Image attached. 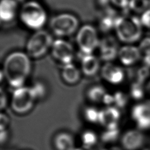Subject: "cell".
Instances as JSON below:
<instances>
[{"label": "cell", "instance_id": "obj_1", "mask_svg": "<svg viewBox=\"0 0 150 150\" xmlns=\"http://www.w3.org/2000/svg\"><path fill=\"white\" fill-rule=\"evenodd\" d=\"M29 57L23 52H14L5 58L2 71L11 87L16 89L23 87L31 69Z\"/></svg>", "mask_w": 150, "mask_h": 150}, {"label": "cell", "instance_id": "obj_2", "mask_svg": "<svg viewBox=\"0 0 150 150\" xmlns=\"http://www.w3.org/2000/svg\"><path fill=\"white\" fill-rule=\"evenodd\" d=\"M141 22L134 16H118L114 29L118 39L124 43H133L141 37Z\"/></svg>", "mask_w": 150, "mask_h": 150}, {"label": "cell", "instance_id": "obj_3", "mask_svg": "<svg viewBox=\"0 0 150 150\" xmlns=\"http://www.w3.org/2000/svg\"><path fill=\"white\" fill-rule=\"evenodd\" d=\"M19 17L22 22L28 28L39 30L45 25L47 14L43 7L38 2L30 1L22 6Z\"/></svg>", "mask_w": 150, "mask_h": 150}, {"label": "cell", "instance_id": "obj_4", "mask_svg": "<svg viewBox=\"0 0 150 150\" xmlns=\"http://www.w3.org/2000/svg\"><path fill=\"white\" fill-rule=\"evenodd\" d=\"M53 42L52 38L49 33L41 29L37 30L27 42L26 54L30 57L40 58L52 47Z\"/></svg>", "mask_w": 150, "mask_h": 150}, {"label": "cell", "instance_id": "obj_5", "mask_svg": "<svg viewBox=\"0 0 150 150\" xmlns=\"http://www.w3.org/2000/svg\"><path fill=\"white\" fill-rule=\"evenodd\" d=\"M79 20L73 14L61 13L54 16L50 22V27L57 36H70L79 28Z\"/></svg>", "mask_w": 150, "mask_h": 150}, {"label": "cell", "instance_id": "obj_6", "mask_svg": "<svg viewBox=\"0 0 150 150\" xmlns=\"http://www.w3.org/2000/svg\"><path fill=\"white\" fill-rule=\"evenodd\" d=\"M76 42L83 54H92L100 43L96 29L90 25L82 26L77 32Z\"/></svg>", "mask_w": 150, "mask_h": 150}, {"label": "cell", "instance_id": "obj_7", "mask_svg": "<svg viewBox=\"0 0 150 150\" xmlns=\"http://www.w3.org/2000/svg\"><path fill=\"white\" fill-rule=\"evenodd\" d=\"M36 98L31 87H21L15 89L11 100V107L14 111L25 114L31 110Z\"/></svg>", "mask_w": 150, "mask_h": 150}, {"label": "cell", "instance_id": "obj_8", "mask_svg": "<svg viewBox=\"0 0 150 150\" xmlns=\"http://www.w3.org/2000/svg\"><path fill=\"white\" fill-rule=\"evenodd\" d=\"M51 48L52 56L56 60L64 65L71 63L74 57V49L70 43L58 39L53 41Z\"/></svg>", "mask_w": 150, "mask_h": 150}, {"label": "cell", "instance_id": "obj_9", "mask_svg": "<svg viewBox=\"0 0 150 150\" xmlns=\"http://www.w3.org/2000/svg\"><path fill=\"white\" fill-rule=\"evenodd\" d=\"M131 117L135 122L138 129L150 128V105L139 103L135 105L131 110Z\"/></svg>", "mask_w": 150, "mask_h": 150}, {"label": "cell", "instance_id": "obj_10", "mask_svg": "<svg viewBox=\"0 0 150 150\" xmlns=\"http://www.w3.org/2000/svg\"><path fill=\"white\" fill-rule=\"evenodd\" d=\"M98 48L101 59L107 63L114 60L118 56L119 51L118 43L112 36H107L101 40Z\"/></svg>", "mask_w": 150, "mask_h": 150}, {"label": "cell", "instance_id": "obj_11", "mask_svg": "<svg viewBox=\"0 0 150 150\" xmlns=\"http://www.w3.org/2000/svg\"><path fill=\"white\" fill-rule=\"evenodd\" d=\"M121 142L126 150H138L144 145V135L139 129H130L126 131L121 137Z\"/></svg>", "mask_w": 150, "mask_h": 150}, {"label": "cell", "instance_id": "obj_12", "mask_svg": "<svg viewBox=\"0 0 150 150\" xmlns=\"http://www.w3.org/2000/svg\"><path fill=\"white\" fill-rule=\"evenodd\" d=\"M120 112L115 107H108L99 111L98 122L106 129L118 128Z\"/></svg>", "mask_w": 150, "mask_h": 150}, {"label": "cell", "instance_id": "obj_13", "mask_svg": "<svg viewBox=\"0 0 150 150\" xmlns=\"http://www.w3.org/2000/svg\"><path fill=\"white\" fill-rule=\"evenodd\" d=\"M101 73L106 81L113 84H120L124 79V72L122 68L111 62H107L103 66Z\"/></svg>", "mask_w": 150, "mask_h": 150}, {"label": "cell", "instance_id": "obj_14", "mask_svg": "<svg viewBox=\"0 0 150 150\" xmlns=\"http://www.w3.org/2000/svg\"><path fill=\"white\" fill-rule=\"evenodd\" d=\"M141 52L137 47L127 45L119 49L118 57L120 62L125 66L135 63L140 58Z\"/></svg>", "mask_w": 150, "mask_h": 150}, {"label": "cell", "instance_id": "obj_15", "mask_svg": "<svg viewBox=\"0 0 150 150\" xmlns=\"http://www.w3.org/2000/svg\"><path fill=\"white\" fill-rule=\"evenodd\" d=\"M18 4L15 0H1L0 4V18L4 22L12 21L16 16Z\"/></svg>", "mask_w": 150, "mask_h": 150}, {"label": "cell", "instance_id": "obj_16", "mask_svg": "<svg viewBox=\"0 0 150 150\" xmlns=\"http://www.w3.org/2000/svg\"><path fill=\"white\" fill-rule=\"evenodd\" d=\"M81 67L85 75L93 76L98 71L100 62L98 58L93 54H83L81 58Z\"/></svg>", "mask_w": 150, "mask_h": 150}, {"label": "cell", "instance_id": "obj_17", "mask_svg": "<svg viewBox=\"0 0 150 150\" xmlns=\"http://www.w3.org/2000/svg\"><path fill=\"white\" fill-rule=\"evenodd\" d=\"M117 17L113 10L111 9H106L99 19L98 23L100 30L104 32H107L114 29Z\"/></svg>", "mask_w": 150, "mask_h": 150}, {"label": "cell", "instance_id": "obj_18", "mask_svg": "<svg viewBox=\"0 0 150 150\" xmlns=\"http://www.w3.org/2000/svg\"><path fill=\"white\" fill-rule=\"evenodd\" d=\"M54 144L57 150H74V139L67 132L58 134L54 139Z\"/></svg>", "mask_w": 150, "mask_h": 150}, {"label": "cell", "instance_id": "obj_19", "mask_svg": "<svg viewBox=\"0 0 150 150\" xmlns=\"http://www.w3.org/2000/svg\"><path fill=\"white\" fill-rule=\"evenodd\" d=\"M62 75L63 80L69 84H75L79 81L80 78V71L72 63L64 66Z\"/></svg>", "mask_w": 150, "mask_h": 150}, {"label": "cell", "instance_id": "obj_20", "mask_svg": "<svg viewBox=\"0 0 150 150\" xmlns=\"http://www.w3.org/2000/svg\"><path fill=\"white\" fill-rule=\"evenodd\" d=\"M106 93L105 90L103 86H94L91 87L87 91V97L92 102H102L103 97Z\"/></svg>", "mask_w": 150, "mask_h": 150}, {"label": "cell", "instance_id": "obj_21", "mask_svg": "<svg viewBox=\"0 0 150 150\" xmlns=\"http://www.w3.org/2000/svg\"><path fill=\"white\" fill-rule=\"evenodd\" d=\"M83 148L90 149L97 142V136L96 134L91 130H87L83 132L81 137Z\"/></svg>", "mask_w": 150, "mask_h": 150}, {"label": "cell", "instance_id": "obj_22", "mask_svg": "<svg viewBox=\"0 0 150 150\" xmlns=\"http://www.w3.org/2000/svg\"><path fill=\"white\" fill-rule=\"evenodd\" d=\"M145 92V87L143 84L139 82H134L130 86L129 95L134 100H139L142 99Z\"/></svg>", "mask_w": 150, "mask_h": 150}, {"label": "cell", "instance_id": "obj_23", "mask_svg": "<svg viewBox=\"0 0 150 150\" xmlns=\"http://www.w3.org/2000/svg\"><path fill=\"white\" fill-rule=\"evenodd\" d=\"M120 136L118 128L114 129H106L101 134V140L104 143H112L115 142Z\"/></svg>", "mask_w": 150, "mask_h": 150}, {"label": "cell", "instance_id": "obj_24", "mask_svg": "<svg viewBox=\"0 0 150 150\" xmlns=\"http://www.w3.org/2000/svg\"><path fill=\"white\" fill-rule=\"evenodd\" d=\"M99 111L96 108L93 107H88L84 111V116L85 119L91 123L98 122Z\"/></svg>", "mask_w": 150, "mask_h": 150}, {"label": "cell", "instance_id": "obj_25", "mask_svg": "<svg viewBox=\"0 0 150 150\" xmlns=\"http://www.w3.org/2000/svg\"><path fill=\"white\" fill-rule=\"evenodd\" d=\"M128 7L136 12H145L149 7L147 0H129Z\"/></svg>", "mask_w": 150, "mask_h": 150}, {"label": "cell", "instance_id": "obj_26", "mask_svg": "<svg viewBox=\"0 0 150 150\" xmlns=\"http://www.w3.org/2000/svg\"><path fill=\"white\" fill-rule=\"evenodd\" d=\"M114 100L115 106L118 108H124L128 102V97L124 92L118 91L115 92L114 95Z\"/></svg>", "mask_w": 150, "mask_h": 150}, {"label": "cell", "instance_id": "obj_27", "mask_svg": "<svg viewBox=\"0 0 150 150\" xmlns=\"http://www.w3.org/2000/svg\"><path fill=\"white\" fill-rule=\"evenodd\" d=\"M36 99L43 98L46 94V88L45 85L40 82L36 81L31 87Z\"/></svg>", "mask_w": 150, "mask_h": 150}, {"label": "cell", "instance_id": "obj_28", "mask_svg": "<svg viewBox=\"0 0 150 150\" xmlns=\"http://www.w3.org/2000/svg\"><path fill=\"white\" fill-rule=\"evenodd\" d=\"M150 68L144 66L140 68L137 73L136 81L144 84L150 75Z\"/></svg>", "mask_w": 150, "mask_h": 150}, {"label": "cell", "instance_id": "obj_29", "mask_svg": "<svg viewBox=\"0 0 150 150\" xmlns=\"http://www.w3.org/2000/svg\"><path fill=\"white\" fill-rule=\"evenodd\" d=\"M139 49L145 55L150 54V38H146L141 41Z\"/></svg>", "mask_w": 150, "mask_h": 150}, {"label": "cell", "instance_id": "obj_30", "mask_svg": "<svg viewBox=\"0 0 150 150\" xmlns=\"http://www.w3.org/2000/svg\"><path fill=\"white\" fill-rule=\"evenodd\" d=\"M140 20L142 25L150 28V9H148L143 13Z\"/></svg>", "mask_w": 150, "mask_h": 150}, {"label": "cell", "instance_id": "obj_31", "mask_svg": "<svg viewBox=\"0 0 150 150\" xmlns=\"http://www.w3.org/2000/svg\"><path fill=\"white\" fill-rule=\"evenodd\" d=\"M129 0H111V4L118 8L125 9L128 7Z\"/></svg>", "mask_w": 150, "mask_h": 150}, {"label": "cell", "instance_id": "obj_32", "mask_svg": "<svg viewBox=\"0 0 150 150\" xmlns=\"http://www.w3.org/2000/svg\"><path fill=\"white\" fill-rule=\"evenodd\" d=\"M9 124V118L8 116L3 113L1 114L0 117V129L1 131L5 130L6 127Z\"/></svg>", "mask_w": 150, "mask_h": 150}, {"label": "cell", "instance_id": "obj_33", "mask_svg": "<svg viewBox=\"0 0 150 150\" xmlns=\"http://www.w3.org/2000/svg\"><path fill=\"white\" fill-rule=\"evenodd\" d=\"M102 102L104 104H105L106 105H111L112 104H114V96H113V95L106 93L105 94V96H104V97H103Z\"/></svg>", "mask_w": 150, "mask_h": 150}, {"label": "cell", "instance_id": "obj_34", "mask_svg": "<svg viewBox=\"0 0 150 150\" xmlns=\"http://www.w3.org/2000/svg\"><path fill=\"white\" fill-rule=\"evenodd\" d=\"M0 104L1 109L2 110L4 107H6L7 103V98L5 93L4 92L2 89H1V96H0Z\"/></svg>", "mask_w": 150, "mask_h": 150}, {"label": "cell", "instance_id": "obj_35", "mask_svg": "<svg viewBox=\"0 0 150 150\" xmlns=\"http://www.w3.org/2000/svg\"><path fill=\"white\" fill-rule=\"evenodd\" d=\"M8 137V133L6 130H3L1 131V135H0V138H1V142L2 144L5 141V140L7 139Z\"/></svg>", "mask_w": 150, "mask_h": 150}, {"label": "cell", "instance_id": "obj_36", "mask_svg": "<svg viewBox=\"0 0 150 150\" xmlns=\"http://www.w3.org/2000/svg\"><path fill=\"white\" fill-rule=\"evenodd\" d=\"M98 5L103 7H105L108 6V5L111 3V0H97Z\"/></svg>", "mask_w": 150, "mask_h": 150}, {"label": "cell", "instance_id": "obj_37", "mask_svg": "<svg viewBox=\"0 0 150 150\" xmlns=\"http://www.w3.org/2000/svg\"><path fill=\"white\" fill-rule=\"evenodd\" d=\"M143 62L144 63V66L150 68V54H146L144 56L143 59Z\"/></svg>", "mask_w": 150, "mask_h": 150}, {"label": "cell", "instance_id": "obj_38", "mask_svg": "<svg viewBox=\"0 0 150 150\" xmlns=\"http://www.w3.org/2000/svg\"><path fill=\"white\" fill-rule=\"evenodd\" d=\"M145 87L146 92L150 96V80H149L147 82V83H146V86H145Z\"/></svg>", "mask_w": 150, "mask_h": 150}, {"label": "cell", "instance_id": "obj_39", "mask_svg": "<svg viewBox=\"0 0 150 150\" xmlns=\"http://www.w3.org/2000/svg\"><path fill=\"white\" fill-rule=\"evenodd\" d=\"M103 150H122V149L120 148L117 147V146H112V147H110L108 148L104 149Z\"/></svg>", "mask_w": 150, "mask_h": 150}, {"label": "cell", "instance_id": "obj_40", "mask_svg": "<svg viewBox=\"0 0 150 150\" xmlns=\"http://www.w3.org/2000/svg\"><path fill=\"white\" fill-rule=\"evenodd\" d=\"M74 150H89V149H85L84 148H76Z\"/></svg>", "mask_w": 150, "mask_h": 150}, {"label": "cell", "instance_id": "obj_41", "mask_svg": "<svg viewBox=\"0 0 150 150\" xmlns=\"http://www.w3.org/2000/svg\"><path fill=\"white\" fill-rule=\"evenodd\" d=\"M148 3V6H150V0H147Z\"/></svg>", "mask_w": 150, "mask_h": 150}]
</instances>
